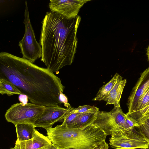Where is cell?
Segmentation results:
<instances>
[{"label": "cell", "instance_id": "6da1fadb", "mask_svg": "<svg viewBox=\"0 0 149 149\" xmlns=\"http://www.w3.org/2000/svg\"><path fill=\"white\" fill-rule=\"evenodd\" d=\"M0 78L13 83L31 103L45 106L61 104L59 95L65 87L61 79L26 59L0 52Z\"/></svg>", "mask_w": 149, "mask_h": 149}, {"label": "cell", "instance_id": "7a4b0ae2", "mask_svg": "<svg viewBox=\"0 0 149 149\" xmlns=\"http://www.w3.org/2000/svg\"><path fill=\"white\" fill-rule=\"evenodd\" d=\"M81 20L79 15L68 19L51 11L46 13L42 22L40 37L41 60L52 72H56L73 62L77 45V31Z\"/></svg>", "mask_w": 149, "mask_h": 149}, {"label": "cell", "instance_id": "3957f363", "mask_svg": "<svg viewBox=\"0 0 149 149\" xmlns=\"http://www.w3.org/2000/svg\"><path fill=\"white\" fill-rule=\"evenodd\" d=\"M46 130L47 138L59 149H94L105 141L107 135L92 124L82 129L61 124Z\"/></svg>", "mask_w": 149, "mask_h": 149}, {"label": "cell", "instance_id": "277c9868", "mask_svg": "<svg viewBox=\"0 0 149 149\" xmlns=\"http://www.w3.org/2000/svg\"><path fill=\"white\" fill-rule=\"evenodd\" d=\"M109 139L111 147L116 149L141 148L149 147V141L139 129L112 132Z\"/></svg>", "mask_w": 149, "mask_h": 149}, {"label": "cell", "instance_id": "5b68a950", "mask_svg": "<svg viewBox=\"0 0 149 149\" xmlns=\"http://www.w3.org/2000/svg\"><path fill=\"white\" fill-rule=\"evenodd\" d=\"M45 109V106L31 102L25 104L17 103L12 105L7 110L5 116L8 122L15 125L20 123L34 124Z\"/></svg>", "mask_w": 149, "mask_h": 149}, {"label": "cell", "instance_id": "8992f818", "mask_svg": "<svg viewBox=\"0 0 149 149\" xmlns=\"http://www.w3.org/2000/svg\"><path fill=\"white\" fill-rule=\"evenodd\" d=\"M25 10L24 23L25 26L24 36L19 41V46L23 58L32 63L42 57V49L40 43L36 40L31 25L29 14L28 4L25 1Z\"/></svg>", "mask_w": 149, "mask_h": 149}, {"label": "cell", "instance_id": "52a82bcc", "mask_svg": "<svg viewBox=\"0 0 149 149\" xmlns=\"http://www.w3.org/2000/svg\"><path fill=\"white\" fill-rule=\"evenodd\" d=\"M126 119V114L120 106H114L109 112L98 111L92 124L100 127L107 135H111L112 132L130 129Z\"/></svg>", "mask_w": 149, "mask_h": 149}, {"label": "cell", "instance_id": "ba28073f", "mask_svg": "<svg viewBox=\"0 0 149 149\" xmlns=\"http://www.w3.org/2000/svg\"><path fill=\"white\" fill-rule=\"evenodd\" d=\"M74 108H65L59 105L45 106V109L34 123L35 127L45 129L52 127L57 122H63L66 115Z\"/></svg>", "mask_w": 149, "mask_h": 149}, {"label": "cell", "instance_id": "9c48e42d", "mask_svg": "<svg viewBox=\"0 0 149 149\" xmlns=\"http://www.w3.org/2000/svg\"><path fill=\"white\" fill-rule=\"evenodd\" d=\"M91 0H51L49 3L50 11L71 19L77 16L80 8Z\"/></svg>", "mask_w": 149, "mask_h": 149}, {"label": "cell", "instance_id": "30bf717a", "mask_svg": "<svg viewBox=\"0 0 149 149\" xmlns=\"http://www.w3.org/2000/svg\"><path fill=\"white\" fill-rule=\"evenodd\" d=\"M149 88V67L142 73L128 100V115L134 111L142 95Z\"/></svg>", "mask_w": 149, "mask_h": 149}, {"label": "cell", "instance_id": "8fae6325", "mask_svg": "<svg viewBox=\"0 0 149 149\" xmlns=\"http://www.w3.org/2000/svg\"><path fill=\"white\" fill-rule=\"evenodd\" d=\"M52 144L47 136L36 130L32 139L22 141L16 140L15 147L17 149H42Z\"/></svg>", "mask_w": 149, "mask_h": 149}, {"label": "cell", "instance_id": "7c38bea8", "mask_svg": "<svg viewBox=\"0 0 149 149\" xmlns=\"http://www.w3.org/2000/svg\"><path fill=\"white\" fill-rule=\"evenodd\" d=\"M126 82V79L122 80L121 76L118 75L114 86L103 100L106 102V105L113 104L115 107L120 106V100Z\"/></svg>", "mask_w": 149, "mask_h": 149}, {"label": "cell", "instance_id": "4fadbf2b", "mask_svg": "<svg viewBox=\"0 0 149 149\" xmlns=\"http://www.w3.org/2000/svg\"><path fill=\"white\" fill-rule=\"evenodd\" d=\"M17 134V141H25L31 139L35 135L36 130L34 124L20 123L15 125Z\"/></svg>", "mask_w": 149, "mask_h": 149}, {"label": "cell", "instance_id": "5bb4252c", "mask_svg": "<svg viewBox=\"0 0 149 149\" xmlns=\"http://www.w3.org/2000/svg\"><path fill=\"white\" fill-rule=\"evenodd\" d=\"M97 113H82L72 126L70 127L82 129L87 127L92 124L95 119Z\"/></svg>", "mask_w": 149, "mask_h": 149}, {"label": "cell", "instance_id": "9a60e30c", "mask_svg": "<svg viewBox=\"0 0 149 149\" xmlns=\"http://www.w3.org/2000/svg\"><path fill=\"white\" fill-rule=\"evenodd\" d=\"M118 74L116 73L112 79L107 83L102 86L99 89L93 101H101L104 100L116 84Z\"/></svg>", "mask_w": 149, "mask_h": 149}, {"label": "cell", "instance_id": "2e32d148", "mask_svg": "<svg viewBox=\"0 0 149 149\" xmlns=\"http://www.w3.org/2000/svg\"><path fill=\"white\" fill-rule=\"evenodd\" d=\"M0 93L8 96L14 94L23 95L13 83L3 78H0Z\"/></svg>", "mask_w": 149, "mask_h": 149}, {"label": "cell", "instance_id": "e0dca14e", "mask_svg": "<svg viewBox=\"0 0 149 149\" xmlns=\"http://www.w3.org/2000/svg\"><path fill=\"white\" fill-rule=\"evenodd\" d=\"M148 106H149V88L139 99L133 112L127 115L132 117Z\"/></svg>", "mask_w": 149, "mask_h": 149}, {"label": "cell", "instance_id": "ac0fdd59", "mask_svg": "<svg viewBox=\"0 0 149 149\" xmlns=\"http://www.w3.org/2000/svg\"><path fill=\"white\" fill-rule=\"evenodd\" d=\"M73 109L65 116L62 124V125L68 127H71L82 113L74 112L73 111Z\"/></svg>", "mask_w": 149, "mask_h": 149}, {"label": "cell", "instance_id": "d6986e66", "mask_svg": "<svg viewBox=\"0 0 149 149\" xmlns=\"http://www.w3.org/2000/svg\"><path fill=\"white\" fill-rule=\"evenodd\" d=\"M73 111L74 112L79 113L86 112L97 113L99 111V109L94 106L84 105L79 106L77 108H74Z\"/></svg>", "mask_w": 149, "mask_h": 149}, {"label": "cell", "instance_id": "ffe728a7", "mask_svg": "<svg viewBox=\"0 0 149 149\" xmlns=\"http://www.w3.org/2000/svg\"><path fill=\"white\" fill-rule=\"evenodd\" d=\"M59 100L61 103H63L66 108H69L72 107L68 102L67 97L63 93L61 92L59 95Z\"/></svg>", "mask_w": 149, "mask_h": 149}, {"label": "cell", "instance_id": "44dd1931", "mask_svg": "<svg viewBox=\"0 0 149 149\" xmlns=\"http://www.w3.org/2000/svg\"><path fill=\"white\" fill-rule=\"evenodd\" d=\"M145 135L149 141V126L144 123L139 125V128Z\"/></svg>", "mask_w": 149, "mask_h": 149}, {"label": "cell", "instance_id": "7402d4cb", "mask_svg": "<svg viewBox=\"0 0 149 149\" xmlns=\"http://www.w3.org/2000/svg\"><path fill=\"white\" fill-rule=\"evenodd\" d=\"M149 111V106L140 111L132 118L135 119L137 122L138 120Z\"/></svg>", "mask_w": 149, "mask_h": 149}, {"label": "cell", "instance_id": "603a6c76", "mask_svg": "<svg viewBox=\"0 0 149 149\" xmlns=\"http://www.w3.org/2000/svg\"><path fill=\"white\" fill-rule=\"evenodd\" d=\"M109 146L106 141L96 147L94 149H109Z\"/></svg>", "mask_w": 149, "mask_h": 149}, {"label": "cell", "instance_id": "cb8c5ba5", "mask_svg": "<svg viewBox=\"0 0 149 149\" xmlns=\"http://www.w3.org/2000/svg\"><path fill=\"white\" fill-rule=\"evenodd\" d=\"M19 101L21 102L24 104L27 103L29 99L28 97L25 95H19Z\"/></svg>", "mask_w": 149, "mask_h": 149}, {"label": "cell", "instance_id": "d4e9b609", "mask_svg": "<svg viewBox=\"0 0 149 149\" xmlns=\"http://www.w3.org/2000/svg\"><path fill=\"white\" fill-rule=\"evenodd\" d=\"M149 117V111L140 118L137 122L139 125L143 120Z\"/></svg>", "mask_w": 149, "mask_h": 149}, {"label": "cell", "instance_id": "484cf974", "mask_svg": "<svg viewBox=\"0 0 149 149\" xmlns=\"http://www.w3.org/2000/svg\"><path fill=\"white\" fill-rule=\"evenodd\" d=\"M42 149H59L56 147L52 143L51 145Z\"/></svg>", "mask_w": 149, "mask_h": 149}, {"label": "cell", "instance_id": "4316f807", "mask_svg": "<svg viewBox=\"0 0 149 149\" xmlns=\"http://www.w3.org/2000/svg\"><path fill=\"white\" fill-rule=\"evenodd\" d=\"M142 123H144L149 126V118L144 120L139 125Z\"/></svg>", "mask_w": 149, "mask_h": 149}, {"label": "cell", "instance_id": "83f0119b", "mask_svg": "<svg viewBox=\"0 0 149 149\" xmlns=\"http://www.w3.org/2000/svg\"><path fill=\"white\" fill-rule=\"evenodd\" d=\"M147 54L148 56V60L149 63V45L147 49Z\"/></svg>", "mask_w": 149, "mask_h": 149}, {"label": "cell", "instance_id": "f1b7e54d", "mask_svg": "<svg viewBox=\"0 0 149 149\" xmlns=\"http://www.w3.org/2000/svg\"><path fill=\"white\" fill-rule=\"evenodd\" d=\"M10 149H17L14 147V148H10Z\"/></svg>", "mask_w": 149, "mask_h": 149}, {"label": "cell", "instance_id": "f546056e", "mask_svg": "<svg viewBox=\"0 0 149 149\" xmlns=\"http://www.w3.org/2000/svg\"><path fill=\"white\" fill-rule=\"evenodd\" d=\"M146 149H149V147L148 148H147Z\"/></svg>", "mask_w": 149, "mask_h": 149}, {"label": "cell", "instance_id": "4dcf8cb0", "mask_svg": "<svg viewBox=\"0 0 149 149\" xmlns=\"http://www.w3.org/2000/svg\"></svg>", "mask_w": 149, "mask_h": 149}, {"label": "cell", "instance_id": "1f68e13d", "mask_svg": "<svg viewBox=\"0 0 149 149\" xmlns=\"http://www.w3.org/2000/svg\"><path fill=\"white\" fill-rule=\"evenodd\" d=\"M149 118V117L148 118ZM146 119H147V118H146Z\"/></svg>", "mask_w": 149, "mask_h": 149}]
</instances>
